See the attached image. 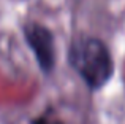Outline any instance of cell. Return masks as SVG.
Instances as JSON below:
<instances>
[{
  "label": "cell",
  "mask_w": 125,
  "mask_h": 124,
  "mask_svg": "<svg viewBox=\"0 0 125 124\" xmlns=\"http://www.w3.org/2000/svg\"><path fill=\"white\" fill-rule=\"evenodd\" d=\"M67 59L90 91H100L111 81L116 72L111 50L101 38L78 35L68 48Z\"/></svg>",
  "instance_id": "6da1fadb"
},
{
  "label": "cell",
  "mask_w": 125,
  "mask_h": 124,
  "mask_svg": "<svg viewBox=\"0 0 125 124\" xmlns=\"http://www.w3.org/2000/svg\"><path fill=\"white\" fill-rule=\"evenodd\" d=\"M22 34L40 70L44 75H51L57 64V50L52 30L38 21H27L22 25Z\"/></svg>",
  "instance_id": "7a4b0ae2"
},
{
  "label": "cell",
  "mask_w": 125,
  "mask_h": 124,
  "mask_svg": "<svg viewBox=\"0 0 125 124\" xmlns=\"http://www.w3.org/2000/svg\"><path fill=\"white\" fill-rule=\"evenodd\" d=\"M30 124H65V123L55 115L52 108H48L44 113H41L38 116H33L30 119Z\"/></svg>",
  "instance_id": "3957f363"
}]
</instances>
